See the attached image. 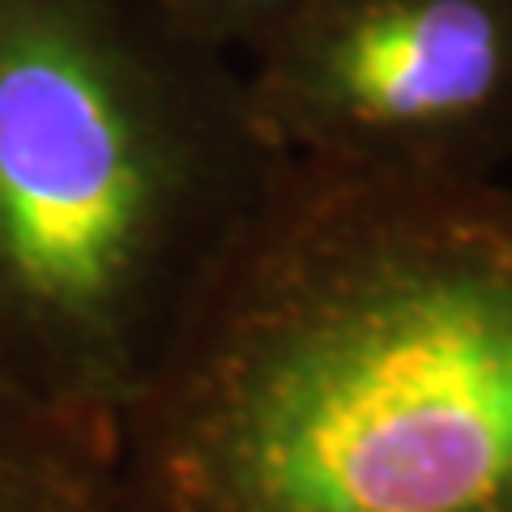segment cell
Here are the masks:
<instances>
[{"label": "cell", "instance_id": "1", "mask_svg": "<svg viewBox=\"0 0 512 512\" xmlns=\"http://www.w3.org/2000/svg\"><path fill=\"white\" fill-rule=\"evenodd\" d=\"M116 474L124 512H512V175L286 167Z\"/></svg>", "mask_w": 512, "mask_h": 512}, {"label": "cell", "instance_id": "2", "mask_svg": "<svg viewBox=\"0 0 512 512\" xmlns=\"http://www.w3.org/2000/svg\"><path fill=\"white\" fill-rule=\"evenodd\" d=\"M286 163L137 0H0V384L116 440Z\"/></svg>", "mask_w": 512, "mask_h": 512}, {"label": "cell", "instance_id": "3", "mask_svg": "<svg viewBox=\"0 0 512 512\" xmlns=\"http://www.w3.org/2000/svg\"><path fill=\"white\" fill-rule=\"evenodd\" d=\"M239 69L286 167L402 184L512 175V0H308Z\"/></svg>", "mask_w": 512, "mask_h": 512}, {"label": "cell", "instance_id": "4", "mask_svg": "<svg viewBox=\"0 0 512 512\" xmlns=\"http://www.w3.org/2000/svg\"><path fill=\"white\" fill-rule=\"evenodd\" d=\"M0 512H124L116 440L0 384Z\"/></svg>", "mask_w": 512, "mask_h": 512}, {"label": "cell", "instance_id": "5", "mask_svg": "<svg viewBox=\"0 0 512 512\" xmlns=\"http://www.w3.org/2000/svg\"><path fill=\"white\" fill-rule=\"evenodd\" d=\"M163 26L192 43L244 60L282 30L308 0H137Z\"/></svg>", "mask_w": 512, "mask_h": 512}]
</instances>
